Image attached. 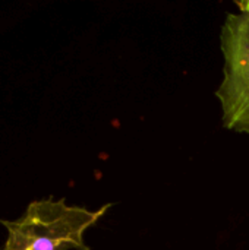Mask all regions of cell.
<instances>
[{
  "mask_svg": "<svg viewBox=\"0 0 249 250\" xmlns=\"http://www.w3.org/2000/svg\"><path fill=\"white\" fill-rule=\"evenodd\" d=\"M220 31L223 79L216 91L223 127L249 133V0L236 3Z\"/></svg>",
  "mask_w": 249,
  "mask_h": 250,
  "instance_id": "obj_2",
  "label": "cell"
},
{
  "mask_svg": "<svg viewBox=\"0 0 249 250\" xmlns=\"http://www.w3.org/2000/svg\"><path fill=\"white\" fill-rule=\"evenodd\" d=\"M110 207L91 211L70 207L65 199L32 201L18 220H0L7 231L1 250H90L84 234Z\"/></svg>",
  "mask_w": 249,
  "mask_h": 250,
  "instance_id": "obj_1",
  "label": "cell"
}]
</instances>
